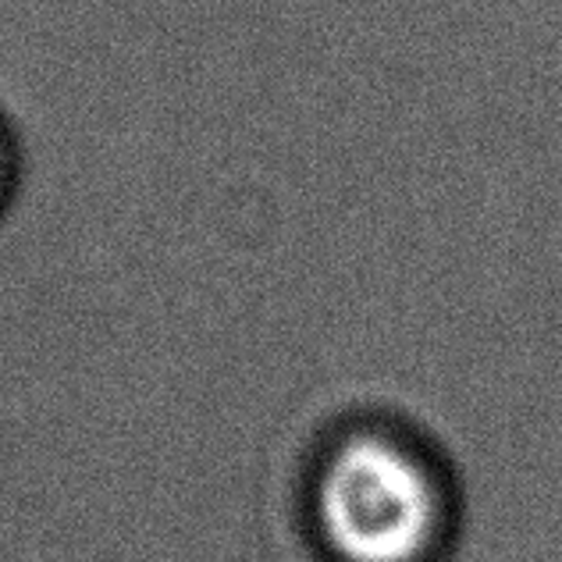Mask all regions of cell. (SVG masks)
Segmentation results:
<instances>
[{
  "label": "cell",
  "mask_w": 562,
  "mask_h": 562,
  "mask_svg": "<svg viewBox=\"0 0 562 562\" xmlns=\"http://www.w3.org/2000/svg\"><path fill=\"white\" fill-rule=\"evenodd\" d=\"M306 524L328 562H441L456 530V492L420 438L357 420L317 452Z\"/></svg>",
  "instance_id": "cell-1"
},
{
  "label": "cell",
  "mask_w": 562,
  "mask_h": 562,
  "mask_svg": "<svg viewBox=\"0 0 562 562\" xmlns=\"http://www.w3.org/2000/svg\"><path fill=\"white\" fill-rule=\"evenodd\" d=\"M8 175H11V160H8L4 139H0V200H4V192H8Z\"/></svg>",
  "instance_id": "cell-2"
}]
</instances>
